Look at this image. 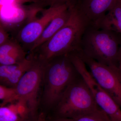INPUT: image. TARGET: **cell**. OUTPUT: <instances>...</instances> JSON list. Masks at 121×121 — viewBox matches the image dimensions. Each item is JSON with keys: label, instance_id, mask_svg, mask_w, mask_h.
I'll use <instances>...</instances> for the list:
<instances>
[{"label": "cell", "instance_id": "14", "mask_svg": "<svg viewBox=\"0 0 121 121\" xmlns=\"http://www.w3.org/2000/svg\"><path fill=\"white\" fill-rule=\"evenodd\" d=\"M28 118V108L20 101L0 106V121H23Z\"/></svg>", "mask_w": 121, "mask_h": 121}, {"label": "cell", "instance_id": "22", "mask_svg": "<svg viewBox=\"0 0 121 121\" xmlns=\"http://www.w3.org/2000/svg\"><path fill=\"white\" fill-rule=\"evenodd\" d=\"M117 66L121 71V43L118 54Z\"/></svg>", "mask_w": 121, "mask_h": 121}, {"label": "cell", "instance_id": "3", "mask_svg": "<svg viewBox=\"0 0 121 121\" xmlns=\"http://www.w3.org/2000/svg\"><path fill=\"white\" fill-rule=\"evenodd\" d=\"M121 35L110 30L90 26L83 36L80 50L100 63L117 66Z\"/></svg>", "mask_w": 121, "mask_h": 121}, {"label": "cell", "instance_id": "1", "mask_svg": "<svg viewBox=\"0 0 121 121\" xmlns=\"http://www.w3.org/2000/svg\"><path fill=\"white\" fill-rule=\"evenodd\" d=\"M68 4L70 15L67 22L53 37L31 52L45 62L80 50L83 36L91 26L78 2Z\"/></svg>", "mask_w": 121, "mask_h": 121}, {"label": "cell", "instance_id": "9", "mask_svg": "<svg viewBox=\"0 0 121 121\" xmlns=\"http://www.w3.org/2000/svg\"><path fill=\"white\" fill-rule=\"evenodd\" d=\"M67 4L50 7L43 9L40 17H37L24 26L15 38L25 51L29 52L36 40L41 35L44 30Z\"/></svg>", "mask_w": 121, "mask_h": 121}, {"label": "cell", "instance_id": "10", "mask_svg": "<svg viewBox=\"0 0 121 121\" xmlns=\"http://www.w3.org/2000/svg\"><path fill=\"white\" fill-rule=\"evenodd\" d=\"M118 0H79L80 9L89 21L91 26L99 28V25L107 13Z\"/></svg>", "mask_w": 121, "mask_h": 121}, {"label": "cell", "instance_id": "21", "mask_svg": "<svg viewBox=\"0 0 121 121\" xmlns=\"http://www.w3.org/2000/svg\"><path fill=\"white\" fill-rule=\"evenodd\" d=\"M36 121H48L46 114L44 112H41L39 113Z\"/></svg>", "mask_w": 121, "mask_h": 121}, {"label": "cell", "instance_id": "11", "mask_svg": "<svg viewBox=\"0 0 121 121\" xmlns=\"http://www.w3.org/2000/svg\"><path fill=\"white\" fill-rule=\"evenodd\" d=\"M35 58L34 53L30 52L26 59L19 63L0 65V84L16 87L23 76L32 65Z\"/></svg>", "mask_w": 121, "mask_h": 121}, {"label": "cell", "instance_id": "8", "mask_svg": "<svg viewBox=\"0 0 121 121\" xmlns=\"http://www.w3.org/2000/svg\"><path fill=\"white\" fill-rule=\"evenodd\" d=\"M44 9L33 3L26 6L24 4L0 5V24L14 37L24 26L37 18L38 13Z\"/></svg>", "mask_w": 121, "mask_h": 121}, {"label": "cell", "instance_id": "13", "mask_svg": "<svg viewBox=\"0 0 121 121\" xmlns=\"http://www.w3.org/2000/svg\"><path fill=\"white\" fill-rule=\"evenodd\" d=\"M70 10L68 4L56 15L45 28L43 32L30 51L32 52L35 48L51 39L65 25L69 19Z\"/></svg>", "mask_w": 121, "mask_h": 121}, {"label": "cell", "instance_id": "19", "mask_svg": "<svg viewBox=\"0 0 121 121\" xmlns=\"http://www.w3.org/2000/svg\"><path fill=\"white\" fill-rule=\"evenodd\" d=\"M11 38L9 37V33L0 24V46L8 41Z\"/></svg>", "mask_w": 121, "mask_h": 121}, {"label": "cell", "instance_id": "18", "mask_svg": "<svg viewBox=\"0 0 121 121\" xmlns=\"http://www.w3.org/2000/svg\"><path fill=\"white\" fill-rule=\"evenodd\" d=\"M32 3L40 8H44L47 7H52L66 4L68 0H31Z\"/></svg>", "mask_w": 121, "mask_h": 121}, {"label": "cell", "instance_id": "7", "mask_svg": "<svg viewBox=\"0 0 121 121\" xmlns=\"http://www.w3.org/2000/svg\"><path fill=\"white\" fill-rule=\"evenodd\" d=\"M69 58L90 90L98 105L111 121H121V108L110 95L95 81L86 65L75 52L68 55Z\"/></svg>", "mask_w": 121, "mask_h": 121}, {"label": "cell", "instance_id": "16", "mask_svg": "<svg viewBox=\"0 0 121 121\" xmlns=\"http://www.w3.org/2000/svg\"><path fill=\"white\" fill-rule=\"evenodd\" d=\"M48 121H111L107 115L102 109L99 107L96 110L74 118H48Z\"/></svg>", "mask_w": 121, "mask_h": 121}, {"label": "cell", "instance_id": "4", "mask_svg": "<svg viewBox=\"0 0 121 121\" xmlns=\"http://www.w3.org/2000/svg\"><path fill=\"white\" fill-rule=\"evenodd\" d=\"M99 107L89 87L80 74L63 93L53 109L54 116L51 118H75Z\"/></svg>", "mask_w": 121, "mask_h": 121}, {"label": "cell", "instance_id": "20", "mask_svg": "<svg viewBox=\"0 0 121 121\" xmlns=\"http://www.w3.org/2000/svg\"><path fill=\"white\" fill-rule=\"evenodd\" d=\"M31 2V0H0V5L7 4H24Z\"/></svg>", "mask_w": 121, "mask_h": 121}, {"label": "cell", "instance_id": "24", "mask_svg": "<svg viewBox=\"0 0 121 121\" xmlns=\"http://www.w3.org/2000/svg\"><path fill=\"white\" fill-rule=\"evenodd\" d=\"M23 121H31V120L30 118H28V119H25V120Z\"/></svg>", "mask_w": 121, "mask_h": 121}, {"label": "cell", "instance_id": "17", "mask_svg": "<svg viewBox=\"0 0 121 121\" xmlns=\"http://www.w3.org/2000/svg\"><path fill=\"white\" fill-rule=\"evenodd\" d=\"M19 98L16 87H9L0 84V106H3L15 102L19 100Z\"/></svg>", "mask_w": 121, "mask_h": 121}, {"label": "cell", "instance_id": "15", "mask_svg": "<svg viewBox=\"0 0 121 121\" xmlns=\"http://www.w3.org/2000/svg\"><path fill=\"white\" fill-rule=\"evenodd\" d=\"M99 28L113 31L121 35V2L119 0L107 13Z\"/></svg>", "mask_w": 121, "mask_h": 121}, {"label": "cell", "instance_id": "2", "mask_svg": "<svg viewBox=\"0 0 121 121\" xmlns=\"http://www.w3.org/2000/svg\"><path fill=\"white\" fill-rule=\"evenodd\" d=\"M80 75L68 55L56 56L46 63L41 103L54 109L68 86Z\"/></svg>", "mask_w": 121, "mask_h": 121}, {"label": "cell", "instance_id": "25", "mask_svg": "<svg viewBox=\"0 0 121 121\" xmlns=\"http://www.w3.org/2000/svg\"><path fill=\"white\" fill-rule=\"evenodd\" d=\"M119 0L120 1H121V0Z\"/></svg>", "mask_w": 121, "mask_h": 121}, {"label": "cell", "instance_id": "12", "mask_svg": "<svg viewBox=\"0 0 121 121\" xmlns=\"http://www.w3.org/2000/svg\"><path fill=\"white\" fill-rule=\"evenodd\" d=\"M27 52L13 37L0 46V65H11L21 62L27 58Z\"/></svg>", "mask_w": 121, "mask_h": 121}, {"label": "cell", "instance_id": "5", "mask_svg": "<svg viewBox=\"0 0 121 121\" xmlns=\"http://www.w3.org/2000/svg\"><path fill=\"white\" fill-rule=\"evenodd\" d=\"M34 54L35 59L32 65L16 87L19 96L18 101L28 108L31 121H37L39 113V106L41 103L44 73L47 63Z\"/></svg>", "mask_w": 121, "mask_h": 121}, {"label": "cell", "instance_id": "6", "mask_svg": "<svg viewBox=\"0 0 121 121\" xmlns=\"http://www.w3.org/2000/svg\"><path fill=\"white\" fill-rule=\"evenodd\" d=\"M75 52L89 68L95 81L121 108V71L118 67L100 63L80 50Z\"/></svg>", "mask_w": 121, "mask_h": 121}, {"label": "cell", "instance_id": "23", "mask_svg": "<svg viewBox=\"0 0 121 121\" xmlns=\"http://www.w3.org/2000/svg\"><path fill=\"white\" fill-rule=\"evenodd\" d=\"M79 0H68L67 3L69 4H73V3H76L78 2Z\"/></svg>", "mask_w": 121, "mask_h": 121}]
</instances>
